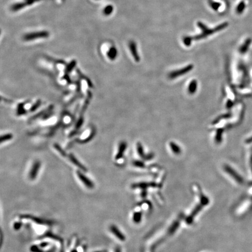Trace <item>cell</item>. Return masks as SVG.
Returning <instances> with one entry per match:
<instances>
[{
	"mask_svg": "<svg viewBox=\"0 0 252 252\" xmlns=\"http://www.w3.org/2000/svg\"><path fill=\"white\" fill-rule=\"evenodd\" d=\"M228 22H223L220 25H218V26L214 28H209L206 25L201 22H197V26L201 29V33L199 35H197L195 36H193L194 40H202L203 39L207 38L209 36H211L217 32H220L223 29H225L226 27H228Z\"/></svg>",
	"mask_w": 252,
	"mask_h": 252,
	"instance_id": "6da1fadb",
	"label": "cell"
},
{
	"mask_svg": "<svg viewBox=\"0 0 252 252\" xmlns=\"http://www.w3.org/2000/svg\"><path fill=\"white\" fill-rule=\"evenodd\" d=\"M193 68H194V65L193 64H189L187 66L184 67L183 68L170 72L169 74L168 77L170 79H175L176 78H179L189 73L193 69Z\"/></svg>",
	"mask_w": 252,
	"mask_h": 252,
	"instance_id": "7a4b0ae2",
	"label": "cell"
},
{
	"mask_svg": "<svg viewBox=\"0 0 252 252\" xmlns=\"http://www.w3.org/2000/svg\"><path fill=\"white\" fill-rule=\"evenodd\" d=\"M77 174L78 179L81 181V182L85 186V187L89 189H93L95 187V185L93 182L88 178L87 176L84 174L80 170L77 172Z\"/></svg>",
	"mask_w": 252,
	"mask_h": 252,
	"instance_id": "3957f363",
	"label": "cell"
},
{
	"mask_svg": "<svg viewBox=\"0 0 252 252\" xmlns=\"http://www.w3.org/2000/svg\"><path fill=\"white\" fill-rule=\"evenodd\" d=\"M40 166L41 162L39 161H36L33 163L29 174V178L31 180H34L36 179Z\"/></svg>",
	"mask_w": 252,
	"mask_h": 252,
	"instance_id": "277c9868",
	"label": "cell"
},
{
	"mask_svg": "<svg viewBox=\"0 0 252 252\" xmlns=\"http://www.w3.org/2000/svg\"><path fill=\"white\" fill-rule=\"evenodd\" d=\"M109 230L112 234H113L116 239L119 240L120 241H124L125 240V237L122 232L119 230V228L114 225H112L110 226Z\"/></svg>",
	"mask_w": 252,
	"mask_h": 252,
	"instance_id": "5b68a950",
	"label": "cell"
},
{
	"mask_svg": "<svg viewBox=\"0 0 252 252\" xmlns=\"http://www.w3.org/2000/svg\"><path fill=\"white\" fill-rule=\"evenodd\" d=\"M129 47L134 60L136 62H139L140 60V57L138 53V49L136 43L133 40L130 41L129 43Z\"/></svg>",
	"mask_w": 252,
	"mask_h": 252,
	"instance_id": "8992f818",
	"label": "cell"
},
{
	"mask_svg": "<svg viewBox=\"0 0 252 252\" xmlns=\"http://www.w3.org/2000/svg\"><path fill=\"white\" fill-rule=\"evenodd\" d=\"M68 158L70 160V161L74 165L76 166L77 167H78L80 170H81L82 171L85 172L88 171L87 168L81 163V162H80L77 158L75 157L72 154H69L68 155Z\"/></svg>",
	"mask_w": 252,
	"mask_h": 252,
	"instance_id": "52a82bcc",
	"label": "cell"
},
{
	"mask_svg": "<svg viewBox=\"0 0 252 252\" xmlns=\"http://www.w3.org/2000/svg\"><path fill=\"white\" fill-rule=\"evenodd\" d=\"M127 143H126L125 141H122L120 143L119 146L118 152L115 157L116 160H119V159L122 158V157L124 155L125 151V149H126V148H127Z\"/></svg>",
	"mask_w": 252,
	"mask_h": 252,
	"instance_id": "ba28073f",
	"label": "cell"
},
{
	"mask_svg": "<svg viewBox=\"0 0 252 252\" xmlns=\"http://www.w3.org/2000/svg\"><path fill=\"white\" fill-rule=\"evenodd\" d=\"M48 33L47 32H36V33H33L31 34H28L25 36V39L27 40H33L37 38L42 37H47L48 36Z\"/></svg>",
	"mask_w": 252,
	"mask_h": 252,
	"instance_id": "9c48e42d",
	"label": "cell"
},
{
	"mask_svg": "<svg viewBox=\"0 0 252 252\" xmlns=\"http://www.w3.org/2000/svg\"><path fill=\"white\" fill-rule=\"evenodd\" d=\"M92 97V94L91 92L89 91H88V92H87V97H86V99L85 100V103H84V106H82V110L81 111V116H82L84 114V113H85V112L86 111V110L87 109L88 106L89 105V103L91 102V100Z\"/></svg>",
	"mask_w": 252,
	"mask_h": 252,
	"instance_id": "30bf717a",
	"label": "cell"
},
{
	"mask_svg": "<svg viewBox=\"0 0 252 252\" xmlns=\"http://www.w3.org/2000/svg\"><path fill=\"white\" fill-rule=\"evenodd\" d=\"M224 168H225V171L227 172L228 174H230L231 176H232V177H234L236 180H238L239 182H241L242 181V179L240 178V177L239 176V174H238L236 173V172H235V170H233L232 169V168H231L230 166L225 165Z\"/></svg>",
	"mask_w": 252,
	"mask_h": 252,
	"instance_id": "8fae6325",
	"label": "cell"
},
{
	"mask_svg": "<svg viewBox=\"0 0 252 252\" xmlns=\"http://www.w3.org/2000/svg\"><path fill=\"white\" fill-rule=\"evenodd\" d=\"M53 108H54V106H53V105H50V106H49L47 109H44V110H43L40 112V113L36 114V115H35V116H32V117L31 118V119H29V121L35 120V119H37V118H39V117H42V116L44 115L47 112H50V111H53Z\"/></svg>",
	"mask_w": 252,
	"mask_h": 252,
	"instance_id": "7c38bea8",
	"label": "cell"
},
{
	"mask_svg": "<svg viewBox=\"0 0 252 252\" xmlns=\"http://www.w3.org/2000/svg\"><path fill=\"white\" fill-rule=\"evenodd\" d=\"M117 54H118L117 49L114 46L109 49L107 54L108 58L111 60H114L117 58Z\"/></svg>",
	"mask_w": 252,
	"mask_h": 252,
	"instance_id": "4fadbf2b",
	"label": "cell"
},
{
	"mask_svg": "<svg viewBox=\"0 0 252 252\" xmlns=\"http://www.w3.org/2000/svg\"><path fill=\"white\" fill-rule=\"evenodd\" d=\"M197 86H198V84H197V81L195 80H192L189 86H188V92L190 94H194L197 89Z\"/></svg>",
	"mask_w": 252,
	"mask_h": 252,
	"instance_id": "5bb4252c",
	"label": "cell"
},
{
	"mask_svg": "<svg viewBox=\"0 0 252 252\" xmlns=\"http://www.w3.org/2000/svg\"><path fill=\"white\" fill-rule=\"evenodd\" d=\"M169 145H170V149L174 154L179 155L181 153V149L178 145H177L173 142H170Z\"/></svg>",
	"mask_w": 252,
	"mask_h": 252,
	"instance_id": "9a60e30c",
	"label": "cell"
},
{
	"mask_svg": "<svg viewBox=\"0 0 252 252\" xmlns=\"http://www.w3.org/2000/svg\"><path fill=\"white\" fill-rule=\"evenodd\" d=\"M250 43V41L249 39H247V40H246L245 42V43L243 44H242V45L239 48V52L242 54H243L245 53L246 52L247 50L249 48V44Z\"/></svg>",
	"mask_w": 252,
	"mask_h": 252,
	"instance_id": "2e32d148",
	"label": "cell"
},
{
	"mask_svg": "<svg viewBox=\"0 0 252 252\" xmlns=\"http://www.w3.org/2000/svg\"><path fill=\"white\" fill-rule=\"evenodd\" d=\"M54 148L58 151V152L59 153V154L61 155V156H63V157H67V153L65 152V151L62 148V147L59 144H57V143H54Z\"/></svg>",
	"mask_w": 252,
	"mask_h": 252,
	"instance_id": "e0dca14e",
	"label": "cell"
},
{
	"mask_svg": "<svg viewBox=\"0 0 252 252\" xmlns=\"http://www.w3.org/2000/svg\"><path fill=\"white\" fill-rule=\"evenodd\" d=\"M246 7V4L245 3L242 1L240 3H239V4L237 5L236 8V12L237 14H241L242 12H243L245 9Z\"/></svg>",
	"mask_w": 252,
	"mask_h": 252,
	"instance_id": "ac0fdd59",
	"label": "cell"
},
{
	"mask_svg": "<svg viewBox=\"0 0 252 252\" xmlns=\"http://www.w3.org/2000/svg\"><path fill=\"white\" fill-rule=\"evenodd\" d=\"M16 113L18 116H21L27 113V110L24 108V104H20L18 105Z\"/></svg>",
	"mask_w": 252,
	"mask_h": 252,
	"instance_id": "d6986e66",
	"label": "cell"
},
{
	"mask_svg": "<svg viewBox=\"0 0 252 252\" xmlns=\"http://www.w3.org/2000/svg\"><path fill=\"white\" fill-rule=\"evenodd\" d=\"M12 138H13L12 134H11V133H7V134L2 135L1 136V138H0V141H1V143H3L4 142H6L7 141L11 140Z\"/></svg>",
	"mask_w": 252,
	"mask_h": 252,
	"instance_id": "ffe728a7",
	"label": "cell"
},
{
	"mask_svg": "<svg viewBox=\"0 0 252 252\" xmlns=\"http://www.w3.org/2000/svg\"><path fill=\"white\" fill-rule=\"evenodd\" d=\"M193 36H186L183 38V44L189 47L190 46L191 44H192V42L193 41Z\"/></svg>",
	"mask_w": 252,
	"mask_h": 252,
	"instance_id": "44dd1931",
	"label": "cell"
},
{
	"mask_svg": "<svg viewBox=\"0 0 252 252\" xmlns=\"http://www.w3.org/2000/svg\"><path fill=\"white\" fill-rule=\"evenodd\" d=\"M95 130H92V131L91 132L90 136H88L87 138H86L85 140H81V141H79L78 142H80V143H81V144H83V143H87V142H88L89 141H90L91 140H92V138L95 137Z\"/></svg>",
	"mask_w": 252,
	"mask_h": 252,
	"instance_id": "7402d4cb",
	"label": "cell"
},
{
	"mask_svg": "<svg viewBox=\"0 0 252 252\" xmlns=\"http://www.w3.org/2000/svg\"><path fill=\"white\" fill-rule=\"evenodd\" d=\"M84 120L83 116H81L79 118L78 120L77 121L76 124H75V130H78L80 129H81V127H82V124L84 123Z\"/></svg>",
	"mask_w": 252,
	"mask_h": 252,
	"instance_id": "603a6c76",
	"label": "cell"
},
{
	"mask_svg": "<svg viewBox=\"0 0 252 252\" xmlns=\"http://www.w3.org/2000/svg\"><path fill=\"white\" fill-rule=\"evenodd\" d=\"M41 104H42V101H41V100L40 99H39V100H37V101L32 106V107L31 108V109H30V111L31 112H35V110H36L39 108V106L41 105Z\"/></svg>",
	"mask_w": 252,
	"mask_h": 252,
	"instance_id": "cb8c5ba5",
	"label": "cell"
},
{
	"mask_svg": "<svg viewBox=\"0 0 252 252\" xmlns=\"http://www.w3.org/2000/svg\"><path fill=\"white\" fill-rule=\"evenodd\" d=\"M75 65H76V62L74 61H72L69 65H67V68L65 69V72L67 73L71 72L72 71V69L75 67Z\"/></svg>",
	"mask_w": 252,
	"mask_h": 252,
	"instance_id": "d4e9b609",
	"label": "cell"
},
{
	"mask_svg": "<svg viewBox=\"0 0 252 252\" xmlns=\"http://www.w3.org/2000/svg\"><path fill=\"white\" fill-rule=\"evenodd\" d=\"M113 6L108 5L105 8L104 14L106 15H110V14H112V12H113Z\"/></svg>",
	"mask_w": 252,
	"mask_h": 252,
	"instance_id": "484cf974",
	"label": "cell"
},
{
	"mask_svg": "<svg viewBox=\"0 0 252 252\" xmlns=\"http://www.w3.org/2000/svg\"><path fill=\"white\" fill-rule=\"evenodd\" d=\"M210 5L211 7V8L213 9V10L214 11H217L219 7H221V4L217 2H215V1H212V3H210Z\"/></svg>",
	"mask_w": 252,
	"mask_h": 252,
	"instance_id": "4316f807",
	"label": "cell"
},
{
	"mask_svg": "<svg viewBox=\"0 0 252 252\" xmlns=\"http://www.w3.org/2000/svg\"><path fill=\"white\" fill-rule=\"evenodd\" d=\"M53 114V111L48 112L44 115L43 116L42 119H43V120H47V119H49L50 117H51V116H52Z\"/></svg>",
	"mask_w": 252,
	"mask_h": 252,
	"instance_id": "83f0119b",
	"label": "cell"
},
{
	"mask_svg": "<svg viewBox=\"0 0 252 252\" xmlns=\"http://www.w3.org/2000/svg\"><path fill=\"white\" fill-rule=\"evenodd\" d=\"M22 226V223L20 222H15L14 223V229L15 230H19Z\"/></svg>",
	"mask_w": 252,
	"mask_h": 252,
	"instance_id": "f1b7e54d",
	"label": "cell"
},
{
	"mask_svg": "<svg viewBox=\"0 0 252 252\" xmlns=\"http://www.w3.org/2000/svg\"><path fill=\"white\" fill-rule=\"evenodd\" d=\"M114 252H121L120 247H116L114 250Z\"/></svg>",
	"mask_w": 252,
	"mask_h": 252,
	"instance_id": "f546056e",
	"label": "cell"
},
{
	"mask_svg": "<svg viewBox=\"0 0 252 252\" xmlns=\"http://www.w3.org/2000/svg\"><path fill=\"white\" fill-rule=\"evenodd\" d=\"M71 252H79V251H78V250H76V249H73L71 251Z\"/></svg>",
	"mask_w": 252,
	"mask_h": 252,
	"instance_id": "4dcf8cb0",
	"label": "cell"
},
{
	"mask_svg": "<svg viewBox=\"0 0 252 252\" xmlns=\"http://www.w3.org/2000/svg\"><path fill=\"white\" fill-rule=\"evenodd\" d=\"M252 141V137H251V138H250L249 140H248V141H247V142H251Z\"/></svg>",
	"mask_w": 252,
	"mask_h": 252,
	"instance_id": "1f68e13d",
	"label": "cell"
},
{
	"mask_svg": "<svg viewBox=\"0 0 252 252\" xmlns=\"http://www.w3.org/2000/svg\"><path fill=\"white\" fill-rule=\"evenodd\" d=\"M95 252H104V251H95Z\"/></svg>",
	"mask_w": 252,
	"mask_h": 252,
	"instance_id": "d6a6232c",
	"label": "cell"
}]
</instances>
